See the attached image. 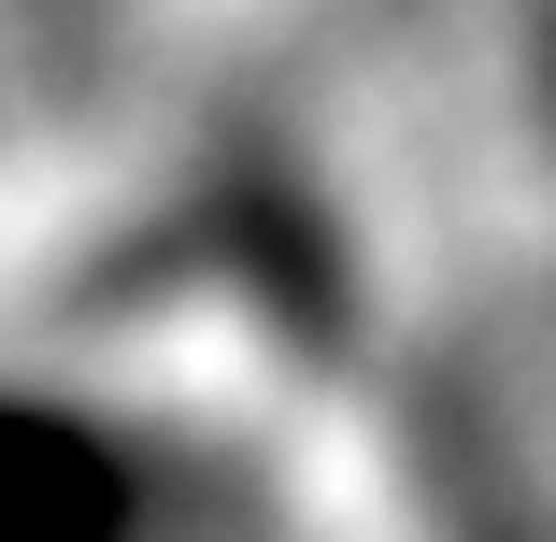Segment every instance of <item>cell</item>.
Instances as JSON below:
<instances>
[{
  "mask_svg": "<svg viewBox=\"0 0 556 542\" xmlns=\"http://www.w3.org/2000/svg\"><path fill=\"white\" fill-rule=\"evenodd\" d=\"M172 457L58 386H0V542H157Z\"/></svg>",
  "mask_w": 556,
  "mask_h": 542,
  "instance_id": "obj_1",
  "label": "cell"
}]
</instances>
